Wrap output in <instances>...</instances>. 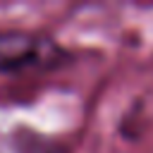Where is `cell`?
<instances>
[{"mask_svg": "<svg viewBox=\"0 0 153 153\" xmlns=\"http://www.w3.org/2000/svg\"><path fill=\"white\" fill-rule=\"evenodd\" d=\"M143 131V100L136 98L117 120V134L122 139H136Z\"/></svg>", "mask_w": 153, "mask_h": 153, "instance_id": "obj_3", "label": "cell"}, {"mask_svg": "<svg viewBox=\"0 0 153 153\" xmlns=\"http://www.w3.org/2000/svg\"><path fill=\"white\" fill-rule=\"evenodd\" d=\"M5 143L12 153H67V143L50 134H43L29 124H17L7 131Z\"/></svg>", "mask_w": 153, "mask_h": 153, "instance_id": "obj_2", "label": "cell"}, {"mask_svg": "<svg viewBox=\"0 0 153 153\" xmlns=\"http://www.w3.org/2000/svg\"><path fill=\"white\" fill-rule=\"evenodd\" d=\"M76 55L45 31L0 29V74L53 72L72 65Z\"/></svg>", "mask_w": 153, "mask_h": 153, "instance_id": "obj_1", "label": "cell"}]
</instances>
